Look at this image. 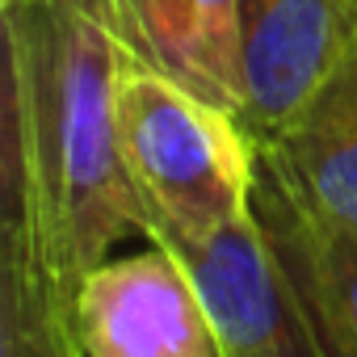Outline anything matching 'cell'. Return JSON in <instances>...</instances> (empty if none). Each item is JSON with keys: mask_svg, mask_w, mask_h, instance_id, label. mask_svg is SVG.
Listing matches in <instances>:
<instances>
[{"mask_svg": "<svg viewBox=\"0 0 357 357\" xmlns=\"http://www.w3.org/2000/svg\"><path fill=\"white\" fill-rule=\"evenodd\" d=\"M0 261L76 298L122 236H143L118 143L126 47L76 0H0Z\"/></svg>", "mask_w": 357, "mask_h": 357, "instance_id": "6da1fadb", "label": "cell"}, {"mask_svg": "<svg viewBox=\"0 0 357 357\" xmlns=\"http://www.w3.org/2000/svg\"><path fill=\"white\" fill-rule=\"evenodd\" d=\"M118 143L147 240L198 244L252 211L257 143L236 109L135 55L118 80Z\"/></svg>", "mask_w": 357, "mask_h": 357, "instance_id": "7a4b0ae2", "label": "cell"}, {"mask_svg": "<svg viewBox=\"0 0 357 357\" xmlns=\"http://www.w3.org/2000/svg\"><path fill=\"white\" fill-rule=\"evenodd\" d=\"M357 47V0H240L236 118L257 147L282 139Z\"/></svg>", "mask_w": 357, "mask_h": 357, "instance_id": "3957f363", "label": "cell"}, {"mask_svg": "<svg viewBox=\"0 0 357 357\" xmlns=\"http://www.w3.org/2000/svg\"><path fill=\"white\" fill-rule=\"evenodd\" d=\"M84 357H219V336L185 261L164 244L101 261L76 290Z\"/></svg>", "mask_w": 357, "mask_h": 357, "instance_id": "277c9868", "label": "cell"}, {"mask_svg": "<svg viewBox=\"0 0 357 357\" xmlns=\"http://www.w3.org/2000/svg\"><path fill=\"white\" fill-rule=\"evenodd\" d=\"M151 244L172 248L194 273L219 336V357H324L311 319L252 211L198 244Z\"/></svg>", "mask_w": 357, "mask_h": 357, "instance_id": "5b68a950", "label": "cell"}, {"mask_svg": "<svg viewBox=\"0 0 357 357\" xmlns=\"http://www.w3.org/2000/svg\"><path fill=\"white\" fill-rule=\"evenodd\" d=\"M252 215L294 286L324 357H357V231L319 215L269 147H257Z\"/></svg>", "mask_w": 357, "mask_h": 357, "instance_id": "8992f818", "label": "cell"}, {"mask_svg": "<svg viewBox=\"0 0 357 357\" xmlns=\"http://www.w3.org/2000/svg\"><path fill=\"white\" fill-rule=\"evenodd\" d=\"M265 147L319 215L357 231V47L294 126Z\"/></svg>", "mask_w": 357, "mask_h": 357, "instance_id": "52a82bcc", "label": "cell"}, {"mask_svg": "<svg viewBox=\"0 0 357 357\" xmlns=\"http://www.w3.org/2000/svg\"><path fill=\"white\" fill-rule=\"evenodd\" d=\"M76 5L97 17L126 47V55L206 97L194 59V0H76Z\"/></svg>", "mask_w": 357, "mask_h": 357, "instance_id": "ba28073f", "label": "cell"}, {"mask_svg": "<svg viewBox=\"0 0 357 357\" xmlns=\"http://www.w3.org/2000/svg\"><path fill=\"white\" fill-rule=\"evenodd\" d=\"M0 357H84L76 298L0 261Z\"/></svg>", "mask_w": 357, "mask_h": 357, "instance_id": "9c48e42d", "label": "cell"}, {"mask_svg": "<svg viewBox=\"0 0 357 357\" xmlns=\"http://www.w3.org/2000/svg\"><path fill=\"white\" fill-rule=\"evenodd\" d=\"M194 59L211 101L236 109L240 0H194Z\"/></svg>", "mask_w": 357, "mask_h": 357, "instance_id": "30bf717a", "label": "cell"}]
</instances>
